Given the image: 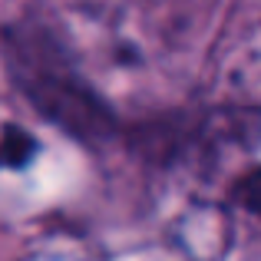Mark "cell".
I'll return each instance as SVG.
<instances>
[{
	"instance_id": "4",
	"label": "cell",
	"mask_w": 261,
	"mask_h": 261,
	"mask_svg": "<svg viewBox=\"0 0 261 261\" xmlns=\"http://www.w3.org/2000/svg\"><path fill=\"white\" fill-rule=\"evenodd\" d=\"M228 202L235 205L238 212H245V215H251V218L261 222V162L251 166V169H245V172L231 182Z\"/></svg>"
},
{
	"instance_id": "1",
	"label": "cell",
	"mask_w": 261,
	"mask_h": 261,
	"mask_svg": "<svg viewBox=\"0 0 261 261\" xmlns=\"http://www.w3.org/2000/svg\"><path fill=\"white\" fill-rule=\"evenodd\" d=\"M4 57L13 86L30 99V106L73 136L83 146H106L122 139L119 113L106 102L83 73L76 70L70 50L43 23H13L4 30Z\"/></svg>"
},
{
	"instance_id": "2",
	"label": "cell",
	"mask_w": 261,
	"mask_h": 261,
	"mask_svg": "<svg viewBox=\"0 0 261 261\" xmlns=\"http://www.w3.org/2000/svg\"><path fill=\"white\" fill-rule=\"evenodd\" d=\"M122 139L139 159L152 166H189V162L218 159L225 149H255V142H261V109H172L126 126Z\"/></svg>"
},
{
	"instance_id": "3",
	"label": "cell",
	"mask_w": 261,
	"mask_h": 261,
	"mask_svg": "<svg viewBox=\"0 0 261 261\" xmlns=\"http://www.w3.org/2000/svg\"><path fill=\"white\" fill-rule=\"evenodd\" d=\"M37 155V139L20 126H4L0 133V169H27Z\"/></svg>"
}]
</instances>
